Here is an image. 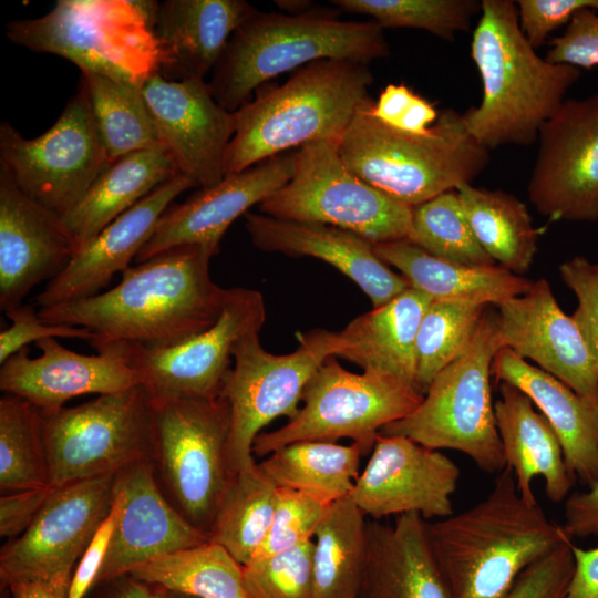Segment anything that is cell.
<instances>
[{"instance_id":"cell-41","label":"cell","mask_w":598,"mask_h":598,"mask_svg":"<svg viewBox=\"0 0 598 598\" xmlns=\"http://www.w3.org/2000/svg\"><path fill=\"white\" fill-rule=\"evenodd\" d=\"M488 307L470 301H431L415 342V385L422 395L434 378L466 350Z\"/></svg>"},{"instance_id":"cell-58","label":"cell","mask_w":598,"mask_h":598,"mask_svg":"<svg viewBox=\"0 0 598 598\" xmlns=\"http://www.w3.org/2000/svg\"><path fill=\"white\" fill-rule=\"evenodd\" d=\"M275 3L285 13H300L315 6L308 0H278Z\"/></svg>"},{"instance_id":"cell-25","label":"cell","mask_w":598,"mask_h":598,"mask_svg":"<svg viewBox=\"0 0 598 598\" xmlns=\"http://www.w3.org/2000/svg\"><path fill=\"white\" fill-rule=\"evenodd\" d=\"M192 187L194 183L181 173L156 187L80 249L37 295L35 303L50 308L104 291L115 274L131 267L173 200Z\"/></svg>"},{"instance_id":"cell-52","label":"cell","mask_w":598,"mask_h":598,"mask_svg":"<svg viewBox=\"0 0 598 598\" xmlns=\"http://www.w3.org/2000/svg\"><path fill=\"white\" fill-rule=\"evenodd\" d=\"M52 486L2 494L0 497V535L12 540L22 535L44 505Z\"/></svg>"},{"instance_id":"cell-59","label":"cell","mask_w":598,"mask_h":598,"mask_svg":"<svg viewBox=\"0 0 598 598\" xmlns=\"http://www.w3.org/2000/svg\"><path fill=\"white\" fill-rule=\"evenodd\" d=\"M162 598H197V597L186 595V594H183V592L167 590V589L163 588Z\"/></svg>"},{"instance_id":"cell-28","label":"cell","mask_w":598,"mask_h":598,"mask_svg":"<svg viewBox=\"0 0 598 598\" xmlns=\"http://www.w3.org/2000/svg\"><path fill=\"white\" fill-rule=\"evenodd\" d=\"M358 598H452L421 515H399L393 524L368 520Z\"/></svg>"},{"instance_id":"cell-18","label":"cell","mask_w":598,"mask_h":598,"mask_svg":"<svg viewBox=\"0 0 598 598\" xmlns=\"http://www.w3.org/2000/svg\"><path fill=\"white\" fill-rule=\"evenodd\" d=\"M461 470L447 455L402 435L380 434L350 494L372 519L416 513L425 520L454 514Z\"/></svg>"},{"instance_id":"cell-60","label":"cell","mask_w":598,"mask_h":598,"mask_svg":"<svg viewBox=\"0 0 598 598\" xmlns=\"http://www.w3.org/2000/svg\"><path fill=\"white\" fill-rule=\"evenodd\" d=\"M2 598H12L8 589H1Z\"/></svg>"},{"instance_id":"cell-48","label":"cell","mask_w":598,"mask_h":598,"mask_svg":"<svg viewBox=\"0 0 598 598\" xmlns=\"http://www.w3.org/2000/svg\"><path fill=\"white\" fill-rule=\"evenodd\" d=\"M371 113L394 130L417 135L429 133L440 115L434 104L403 83L388 84L373 101Z\"/></svg>"},{"instance_id":"cell-50","label":"cell","mask_w":598,"mask_h":598,"mask_svg":"<svg viewBox=\"0 0 598 598\" xmlns=\"http://www.w3.org/2000/svg\"><path fill=\"white\" fill-rule=\"evenodd\" d=\"M545 59L579 70L598 66V10L586 8L576 12L565 32L549 42Z\"/></svg>"},{"instance_id":"cell-26","label":"cell","mask_w":598,"mask_h":598,"mask_svg":"<svg viewBox=\"0 0 598 598\" xmlns=\"http://www.w3.org/2000/svg\"><path fill=\"white\" fill-rule=\"evenodd\" d=\"M245 228L255 247L291 257H313L328 262L354 281L381 307L411 288L375 252L370 240L342 228L317 223L282 220L247 213Z\"/></svg>"},{"instance_id":"cell-34","label":"cell","mask_w":598,"mask_h":598,"mask_svg":"<svg viewBox=\"0 0 598 598\" xmlns=\"http://www.w3.org/2000/svg\"><path fill=\"white\" fill-rule=\"evenodd\" d=\"M455 190L474 236L494 262L515 275L527 272L542 231L526 204L507 192L472 184Z\"/></svg>"},{"instance_id":"cell-49","label":"cell","mask_w":598,"mask_h":598,"mask_svg":"<svg viewBox=\"0 0 598 598\" xmlns=\"http://www.w3.org/2000/svg\"><path fill=\"white\" fill-rule=\"evenodd\" d=\"M4 313L11 326L0 332V364L30 342L45 338H76L87 342L95 338L87 328L45 323L30 305L8 309Z\"/></svg>"},{"instance_id":"cell-20","label":"cell","mask_w":598,"mask_h":598,"mask_svg":"<svg viewBox=\"0 0 598 598\" xmlns=\"http://www.w3.org/2000/svg\"><path fill=\"white\" fill-rule=\"evenodd\" d=\"M503 348L557 378L598 408V375L580 329L558 305L546 279L496 306Z\"/></svg>"},{"instance_id":"cell-15","label":"cell","mask_w":598,"mask_h":598,"mask_svg":"<svg viewBox=\"0 0 598 598\" xmlns=\"http://www.w3.org/2000/svg\"><path fill=\"white\" fill-rule=\"evenodd\" d=\"M114 475L53 487L29 528L1 548V589L35 581L69 592L78 563L112 509Z\"/></svg>"},{"instance_id":"cell-38","label":"cell","mask_w":598,"mask_h":598,"mask_svg":"<svg viewBox=\"0 0 598 598\" xmlns=\"http://www.w3.org/2000/svg\"><path fill=\"white\" fill-rule=\"evenodd\" d=\"M130 574L197 598H250L245 587L244 566L212 540L153 559Z\"/></svg>"},{"instance_id":"cell-16","label":"cell","mask_w":598,"mask_h":598,"mask_svg":"<svg viewBox=\"0 0 598 598\" xmlns=\"http://www.w3.org/2000/svg\"><path fill=\"white\" fill-rule=\"evenodd\" d=\"M266 306L256 289L229 288L218 320L184 341L162 347L118 342L153 400L215 399L245 336L260 332Z\"/></svg>"},{"instance_id":"cell-32","label":"cell","mask_w":598,"mask_h":598,"mask_svg":"<svg viewBox=\"0 0 598 598\" xmlns=\"http://www.w3.org/2000/svg\"><path fill=\"white\" fill-rule=\"evenodd\" d=\"M377 255L432 300L496 307L525 293L533 281L498 265L472 266L437 258L408 239L374 244Z\"/></svg>"},{"instance_id":"cell-1","label":"cell","mask_w":598,"mask_h":598,"mask_svg":"<svg viewBox=\"0 0 598 598\" xmlns=\"http://www.w3.org/2000/svg\"><path fill=\"white\" fill-rule=\"evenodd\" d=\"M216 254L187 245L125 269L120 282L93 297L42 308L49 324L83 327L91 342L169 346L209 329L218 320L229 288L215 283L209 264Z\"/></svg>"},{"instance_id":"cell-45","label":"cell","mask_w":598,"mask_h":598,"mask_svg":"<svg viewBox=\"0 0 598 598\" xmlns=\"http://www.w3.org/2000/svg\"><path fill=\"white\" fill-rule=\"evenodd\" d=\"M331 505L300 491L277 487L276 504L268 533L252 559L267 557L313 540Z\"/></svg>"},{"instance_id":"cell-17","label":"cell","mask_w":598,"mask_h":598,"mask_svg":"<svg viewBox=\"0 0 598 598\" xmlns=\"http://www.w3.org/2000/svg\"><path fill=\"white\" fill-rule=\"evenodd\" d=\"M528 199L550 220H598V93L566 99L537 136Z\"/></svg>"},{"instance_id":"cell-22","label":"cell","mask_w":598,"mask_h":598,"mask_svg":"<svg viewBox=\"0 0 598 598\" xmlns=\"http://www.w3.org/2000/svg\"><path fill=\"white\" fill-rule=\"evenodd\" d=\"M114 503L116 519L95 584L209 540L164 496L150 458L136 461L115 473Z\"/></svg>"},{"instance_id":"cell-33","label":"cell","mask_w":598,"mask_h":598,"mask_svg":"<svg viewBox=\"0 0 598 598\" xmlns=\"http://www.w3.org/2000/svg\"><path fill=\"white\" fill-rule=\"evenodd\" d=\"M177 174L163 147L130 153L109 164L80 203L62 216L76 252L116 217Z\"/></svg>"},{"instance_id":"cell-40","label":"cell","mask_w":598,"mask_h":598,"mask_svg":"<svg viewBox=\"0 0 598 598\" xmlns=\"http://www.w3.org/2000/svg\"><path fill=\"white\" fill-rule=\"evenodd\" d=\"M49 486L41 413L17 395L0 399V489L2 494Z\"/></svg>"},{"instance_id":"cell-31","label":"cell","mask_w":598,"mask_h":598,"mask_svg":"<svg viewBox=\"0 0 598 598\" xmlns=\"http://www.w3.org/2000/svg\"><path fill=\"white\" fill-rule=\"evenodd\" d=\"M431 301L427 295L411 287L388 303L358 316L339 331L346 348L337 357L363 371L395 377L416 389L415 342Z\"/></svg>"},{"instance_id":"cell-53","label":"cell","mask_w":598,"mask_h":598,"mask_svg":"<svg viewBox=\"0 0 598 598\" xmlns=\"http://www.w3.org/2000/svg\"><path fill=\"white\" fill-rule=\"evenodd\" d=\"M116 512L117 508L113 501L110 514L96 530L92 542L75 567L70 582L68 598H85L94 586L107 551L116 519Z\"/></svg>"},{"instance_id":"cell-36","label":"cell","mask_w":598,"mask_h":598,"mask_svg":"<svg viewBox=\"0 0 598 598\" xmlns=\"http://www.w3.org/2000/svg\"><path fill=\"white\" fill-rule=\"evenodd\" d=\"M367 524L350 497L329 507L313 537L311 598H358L367 556Z\"/></svg>"},{"instance_id":"cell-57","label":"cell","mask_w":598,"mask_h":598,"mask_svg":"<svg viewBox=\"0 0 598 598\" xmlns=\"http://www.w3.org/2000/svg\"><path fill=\"white\" fill-rule=\"evenodd\" d=\"M12 598H68L69 592L35 581H20L8 588Z\"/></svg>"},{"instance_id":"cell-7","label":"cell","mask_w":598,"mask_h":598,"mask_svg":"<svg viewBox=\"0 0 598 598\" xmlns=\"http://www.w3.org/2000/svg\"><path fill=\"white\" fill-rule=\"evenodd\" d=\"M155 1L59 0L40 18L10 21L6 34L31 51L73 62L94 72L142 86L158 72L152 21Z\"/></svg>"},{"instance_id":"cell-8","label":"cell","mask_w":598,"mask_h":598,"mask_svg":"<svg viewBox=\"0 0 598 598\" xmlns=\"http://www.w3.org/2000/svg\"><path fill=\"white\" fill-rule=\"evenodd\" d=\"M502 348L496 310L489 306L470 346L434 378L419 406L380 434L461 452L486 473L503 471L506 464L491 388L493 361Z\"/></svg>"},{"instance_id":"cell-42","label":"cell","mask_w":598,"mask_h":598,"mask_svg":"<svg viewBox=\"0 0 598 598\" xmlns=\"http://www.w3.org/2000/svg\"><path fill=\"white\" fill-rule=\"evenodd\" d=\"M408 240L441 259L472 266L496 265L474 236L456 190L413 207Z\"/></svg>"},{"instance_id":"cell-6","label":"cell","mask_w":598,"mask_h":598,"mask_svg":"<svg viewBox=\"0 0 598 598\" xmlns=\"http://www.w3.org/2000/svg\"><path fill=\"white\" fill-rule=\"evenodd\" d=\"M372 97L357 112L339 142L347 167L392 198L415 207L472 184L489 163V151L467 131L463 114L440 111L426 134L394 130L371 113Z\"/></svg>"},{"instance_id":"cell-4","label":"cell","mask_w":598,"mask_h":598,"mask_svg":"<svg viewBox=\"0 0 598 598\" xmlns=\"http://www.w3.org/2000/svg\"><path fill=\"white\" fill-rule=\"evenodd\" d=\"M339 12L316 6L300 13L255 8L212 72L208 84L216 101L234 113L271 79L311 62L336 59L370 64L390 55L377 22L342 20Z\"/></svg>"},{"instance_id":"cell-21","label":"cell","mask_w":598,"mask_h":598,"mask_svg":"<svg viewBox=\"0 0 598 598\" xmlns=\"http://www.w3.org/2000/svg\"><path fill=\"white\" fill-rule=\"evenodd\" d=\"M96 354H81L56 338L35 342L41 355L31 358L24 347L0 368V390L32 403L40 411L64 406L85 394H107L143 384L118 342H91Z\"/></svg>"},{"instance_id":"cell-51","label":"cell","mask_w":598,"mask_h":598,"mask_svg":"<svg viewBox=\"0 0 598 598\" xmlns=\"http://www.w3.org/2000/svg\"><path fill=\"white\" fill-rule=\"evenodd\" d=\"M516 7L519 28L537 49L554 30L568 24L576 12L586 8L598 10V0H518Z\"/></svg>"},{"instance_id":"cell-56","label":"cell","mask_w":598,"mask_h":598,"mask_svg":"<svg viewBox=\"0 0 598 598\" xmlns=\"http://www.w3.org/2000/svg\"><path fill=\"white\" fill-rule=\"evenodd\" d=\"M163 587L132 574L96 582L85 598H162Z\"/></svg>"},{"instance_id":"cell-3","label":"cell","mask_w":598,"mask_h":598,"mask_svg":"<svg viewBox=\"0 0 598 598\" xmlns=\"http://www.w3.org/2000/svg\"><path fill=\"white\" fill-rule=\"evenodd\" d=\"M471 56L483 95L462 114L470 134L488 151L534 144L580 76L579 69L537 54L519 28L512 0H482Z\"/></svg>"},{"instance_id":"cell-19","label":"cell","mask_w":598,"mask_h":598,"mask_svg":"<svg viewBox=\"0 0 598 598\" xmlns=\"http://www.w3.org/2000/svg\"><path fill=\"white\" fill-rule=\"evenodd\" d=\"M163 148L195 187L225 177L226 154L235 133V113L214 97L205 79L167 80L158 72L142 85Z\"/></svg>"},{"instance_id":"cell-24","label":"cell","mask_w":598,"mask_h":598,"mask_svg":"<svg viewBox=\"0 0 598 598\" xmlns=\"http://www.w3.org/2000/svg\"><path fill=\"white\" fill-rule=\"evenodd\" d=\"M76 252L62 217L23 194L0 167V307L22 305L61 274Z\"/></svg>"},{"instance_id":"cell-10","label":"cell","mask_w":598,"mask_h":598,"mask_svg":"<svg viewBox=\"0 0 598 598\" xmlns=\"http://www.w3.org/2000/svg\"><path fill=\"white\" fill-rule=\"evenodd\" d=\"M339 142L321 140L298 148L290 179L258 205L260 214L334 226L373 244L408 239L413 208L352 173Z\"/></svg>"},{"instance_id":"cell-44","label":"cell","mask_w":598,"mask_h":598,"mask_svg":"<svg viewBox=\"0 0 598 598\" xmlns=\"http://www.w3.org/2000/svg\"><path fill=\"white\" fill-rule=\"evenodd\" d=\"M313 540L244 566L250 598H311Z\"/></svg>"},{"instance_id":"cell-37","label":"cell","mask_w":598,"mask_h":598,"mask_svg":"<svg viewBox=\"0 0 598 598\" xmlns=\"http://www.w3.org/2000/svg\"><path fill=\"white\" fill-rule=\"evenodd\" d=\"M109 164L138 151L161 148L142 86L94 72H81Z\"/></svg>"},{"instance_id":"cell-9","label":"cell","mask_w":598,"mask_h":598,"mask_svg":"<svg viewBox=\"0 0 598 598\" xmlns=\"http://www.w3.org/2000/svg\"><path fill=\"white\" fill-rule=\"evenodd\" d=\"M151 463L172 506L209 538L219 502L234 475L227 444L230 410L215 399L153 400Z\"/></svg>"},{"instance_id":"cell-47","label":"cell","mask_w":598,"mask_h":598,"mask_svg":"<svg viewBox=\"0 0 598 598\" xmlns=\"http://www.w3.org/2000/svg\"><path fill=\"white\" fill-rule=\"evenodd\" d=\"M559 272L577 298L571 317L581 331L598 375V261L575 256L560 265Z\"/></svg>"},{"instance_id":"cell-13","label":"cell","mask_w":598,"mask_h":598,"mask_svg":"<svg viewBox=\"0 0 598 598\" xmlns=\"http://www.w3.org/2000/svg\"><path fill=\"white\" fill-rule=\"evenodd\" d=\"M40 413L52 487L113 475L151 458L154 408L143 384Z\"/></svg>"},{"instance_id":"cell-14","label":"cell","mask_w":598,"mask_h":598,"mask_svg":"<svg viewBox=\"0 0 598 598\" xmlns=\"http://www.w3.org/2000/svg\"><path fill=\"white\" fill-rule=\"evenodd\" d=\"M107 165L81 80L43 134L25 138L9 122L0 124V167L23 194L61 217L80 203Z\"/></svg>"},{"instance_id":"cell-35","label":"cell","mask_w":598,"mask_h":598,"mask_svg":"<svg viewBox=\"0 0 598 598\" xmlns=\"http://www.w3.org/2000/svg\"><path fill=\"white\" fill-rule=\"evenodd\" d=\"M363 455L357 443L298 441L274 451L258 467L276 487L300 491L333 504L350 496Z\"/></svg>"},{"instance_id":"cell-2","label":"cell","mask_w":598,"mask_h":598,"mask_svg":"<svg viewBox=\"0 0 598 598\" xmlns=\"http://www.w3.org/2000/svg\"><path fill=\"white\" fill-rule=\"evenodd\" d=\"M427 534L452 598H504L530 564L570 539L523 498L507 466L484 499L427 522Z\"/></svg>"},{"instance_id":"cell-12","label":"cell","mask_w":598,"mask_h":598,"mask_svg":"<svg viewBox=\"0 0 598 598\" xmlns=\"http://www.w3.org/2000/svg\"><path fill=\"white\" fill-rule=\"evenodd\" d=\"M297 338L298 347L287 354L268 352L258 331L234 348V364L220 390L230 410L227 457L233 474L256 465L252 445L260 431L277 417L292 419L310 378L346 348L339 332L326 329L299 332Z\"/></svg>"},{"instance_id":"cell-43","label":"cell","mask_w":598,"mask_h":598,"mask_svg":"<svg viewBox=\"0 0 598 598\" xmlns=\"http://www.w3.org/2000/svg\"><path fill=\"white\" fill-rule=\"evenodd\" d=\"M340 11L371 17L385 28H413L427 31L445 41L470 30L481 14L477 0H332Z\"/></svg>"},{"instance_id":"cell-27","label":"cell","mask_w":598,"mask_h":598,"mask_svg":"<svg viewBox=\"0 0 598 598\" xmlns=\"http://www.w3.org/2000/svg\"><path fill=\"white\" fill-rule=\"evenodd\" d=\"M254 6L244 0L156 2L152 28L158 73L167 80L205 79Z\"/></svg>"},{"instance_id":"cell-23","label":"cell","mask_w":598,"mask_h":598,"mask_svg":"<svg viewBox=\"0 0 598 598\" xmlns=\"http://www.w3.org/2000/svg\"><path fill=\"white\" fill-rule=\"evenodd\" d=\"M295 153L286 152L227 174L218 184L199 188L183 203L171 204L134 261L187 245L204 246L217 255L229 226L290 179Z\"/></svg>"},{"instance_id":"cell-29","label":"cell","mask_w":598,"mask_h":598,"mask_svg":"<svg viewBox=\"0 0 598 598\" xmlns=\"http://www.w3.org/2000/svg\"><path fill=\"white\" fill-rule=\"evenodd\" d=\"M492 377L523 391L545 416L563 447L570 475L591 487L598 483V408L564 382L508 348L496 353Z\"/></svg>"},{"instance_id":"cell-30","label":"cell","mask_w":598,"mask_h":598,"mask_svg":"<svg viewBox=\"0 0 598 598\" xmlns=\"http://www.w3.org/2000/svg\"><path fill=\"white\" fill-rule=\"evenodd\" d=\"M495 417L505 464L516 478L519 494L537 502L532 483L539 475L546 496L554 503L565 501L575 478L567 470L563 447L545 416L532 400L508 382H499Z\"/></svg>"},{"instance_id":"cell-39","label":"cell","mask_w":598,"mask_h":598,"mask_svg":"<svg viewBox=\"0 0 598 598\" xmlns=\"http://www.w3.org/2000/svg\"><path fill=\"white\" fill-rule=\"evenodd\" d=\"M277 487L258 463L235 473L219 502L209 540L226 548L243 566L262 544L274 515Z\"/></svg>"},{"instance_id":"cell-55","label":"cell","mask_w":598,"mask_h":598,"mask_svg":"<svg viewBox=\"0 0 598 598\" xmlns=\"http://www.w3.org/2000/svg\"><path fill=\"white\" fill-rule=\"evenodd\" d=\"M574 573L568 598H598V547L584 549L573 544Z\"/></svg>"},{"instance_id":"cell-46","label":"cell","mask_w":598,"mask_h":598,"mask_svg":"<svg viewBox=\"0 0 598 598\" xmlns=\"http://www.w3.org/2000/svg\"><path fill=\"white\" fill-rule=\"evenodd\" d=\"M571 547L568 539L530 564L504 598H568L575 566Z\"/></svg>"},{"instance_id":"cell-5","label":"cell","mask_w":598,"mask_h":598,"mask_svg":"<svg viewBox=\"0 0 598 598\" xmlns=\"http://www.w3.org/2000/svg\"><path fill=\"white\" fill-rule=\"evenodd\" d=\"M368 63L319 60L282 84L258 87L235 113V133L226 154L225 174L245 171L272 156L321 140L340 141L371 96Z\"/></svg>"},{"instance_id":"cell-11","label":"cell","mask_w":598,"mask_h":598,"mask_svg":"<svg viewBox=\"0 0 598 598\" xmlns=\"http://www.w3.org/2000/svg\"><path fill=\"white\" fill-rule=\"evenodd\" d=\"M329 357L308 381L297 414L281 427L260 433L252 453L265 456L298 441L337 442L349 439L370 453L388 424L396 422L422 402L411 384L390 374L346 370Z\"/></svg>"},{"instance_id":"cell-54","label":"cell","mask_w":598,"mask_h":598,"mask_svg":"<svg viewBox=\"0 0 598 598\" xmlns=\"http://www.w3.org/2000/svg\"><path fill=\"white\" fill-rule=\"evenodd\" d=\"M560 525L570 539L598 536V483L585 492L568 495Z\"/></svg>"}]
</instances>
